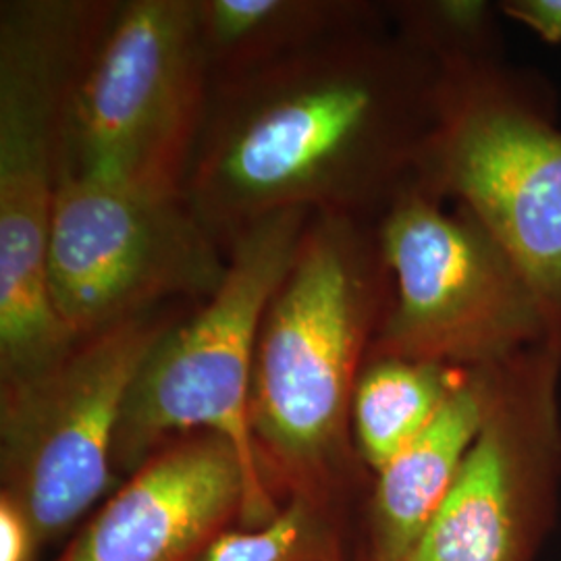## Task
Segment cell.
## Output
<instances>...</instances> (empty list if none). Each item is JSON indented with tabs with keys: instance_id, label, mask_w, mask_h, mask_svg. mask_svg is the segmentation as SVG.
<instances>
[{
	"instance_id": "cell-2",
	"label": "cell",
	"mask_w": 561,
	"mask_h": 561,
	"mask_svg": "<svg viewBox=\"0 0 561 561\" xmlns=\"http://www.w3.org/2000/svg\"><path fill=\"white\" fill-rule=\"evenodd\" d=\"M391 298L379 221L312 215L254 358L252 433L268 484L324 502L362 463L352 403Z\"/></svg>"
},
{
	"instance_id": "cell-8",
	"label": "cell",
	"mask_w": 561,
	"mask_h": 561,
	"mask_svg": "<svg viewBox=\"0 0 561 561\" xmlns=\"http://www.w3.org/2000/svg\"><path fill=\"white\" fill-rule=\"evenodd\" d=\"M379 233L393 298L368 356L482 368L545 345L533 289L470 213L416 183Z\"/></svg>"
},
{
	"instance_id": "cell-3",
	"label": "cell",
	"mask_w": 561,
	"mask_h": 561,
	"mask_svg": "<svg viewBox=\"0 0 561 561\" xmlns=\"http://www.w3.org/2000/svg\"><path fill=\"white\" fill-rule=\"evenodd\" d=\"M500 30L435 55L439 119L419 185L470 213L533 289L561 356V125L541 76L503 57Z\"/></svg>"
},
{
	"instance_id": "cell-17",
	"label": "cell",
	"mask_w": 561,
	"mask_h": 561,
	"mask_svg": "<svg viewBox=\"0 0 561 561\" xmlns=\"http://www.w3.org/2000/svg\"><path fill=\"white\" fill-rule=\"evenodd\" d=\"M500 13L533 30L541 41L561 44V0H512Z\"/></svg>"
},
{
	"instance_id": "cell-12",
	"label": "cell",
	"mask_w": 561,
	"mask_h": 561,
	"mask_svg": "<svg viewBox=\"0 0 561 561\" xmlns=\"http://www.w3.org/2000/svg\"><path fill=\"white\" fill-rule=\"evenodd\" d=\"M500 366L463 368L435 419L373 477L368 561H403L421 539L491 412Z\"/></svg>"
},
{
	"instance_id": "cell-13",
	"label": "cell",
	"mask_w": 561,
	"mask_h": 561,
	"mask_svg": "<svg viewBox=\"0 0 561 561\" xmlns=\"http://www.w3.org/2000/svg\"><path fill=\"white\" fill-rule=\"evenodd\" d=\"M385 11L364 0H196L210 85L312 53Z\"/></svg>"
},
{
	"instance_id": "cell-5",
	"label": "cell",
	"mask_w": 561,
	"mask_h": 561,
	"mask_svg": "<svg viewBox=\"0 0 561 561\" xmlns=\"http://www.w3.org/2000/svg\"><path fill=\"white\" fill-rule=\"evenodd\" d=\"M310 213L252 222L227 245L221 285L175 322L141 364L121 416L113 461L134 474L167 443L215 433L240 454L252 489V526L280 510L252 433V377L262 321L291 271Z\"/></svg>"
},
{
	"instance_id": "cell-16",
	"label": "cell",
	"mask_w": 561,
	"mask_h": 561,
	"mask_svg": "<svg viewBox=\"0 0 561 561\" xmlns=\"http://www.w3.org/2000/svg\"><path fill=\"white\" fill-rule=\"evenodd\" d=\"M42 539L27 512L0 491V561H36Z\"/></svg>"
},
{
	"instance_id": "cell-4",
	"label": "cell",
	"mask_w": 561,
	"mask_h": 561,
	"mask_svg": "<svg viewBox=\"0 0 561 561\" xmlns=\"http://www.w3.org/2000/svg\"><path fill=\"white\" fill-rule=\"evenodd\" d=\"M96 0L0 4V385L59 362L76 337L48 291L67 90Z\"/></svg>"
},
{
	"instance_id": "cell-9",
	"label": "cell",
	"mask_w": 561,
	"mask_h": 561,
	"mask_svg": "<svg viewBox=\"0 0 561 561\" xmlns=\"http://www.w3.org/2000/svg\"><path fill=\"white\" fill-rule=\"evenodd\" d=\"M227 250L185 196L60 175L48 240V291L81 340L221 285Z\"/></svg>"
},
{
	"instance_id": "cell-1",
	"label": "cell",
	"mask_w": 561,
	"mask_h": 561,
	"mask_svg": "<svg viewBox=\"0 0 561 561\" xmlns=\"http://www.w3.org/2000/svg\"><path fill=\"white\" fill-rule=\"evenodd\" d=\"M442 65L385 15L321 48L210 85L185 201L221 241L304 210L381 221L419 183Z\"/></svg>"
},
{
	"instance_id": "cell-7",
	"label": "cell",
	"mask_w": 561,
	"mask_h": 561,
	"mask_svg": "<svg viewBox=\"0 0 561 561\" xmlns=\"http://www.w3.org/2000/svg\"><path fill=\"white\" fill-rule=\"evenodd\" d=\"M194 306L141 312L76 341L38 375L0 385L2 493L27 512L42 542L67 533L111 493L131 385L152 347Z\"/></svg>"
},
{
	"instance_id": "cell-6",
	"label": "cell",
	"mask_w": 561,
	"mask_h": 561,
	"mask_svg": "<svg viewBox=\"0 0 561 561\" xmlns=\"http://www.w3.org/2000/svg\"><path fill=\"white\" fill-rule=\"evenodd\" d=\"M208 96L196 0L99 2L67 90L60 175L185 196Z\"/></svg>"
},
{
	"instance_id": "cell-14",
	"label": "cell",
	"mask_w": 561,
	"mask_h": 561,
	"mask_svg": "<svg viewBox=\"0 0 561 561\" xmlns=\"http://www.w3.org/2000/svg\"><path fill=\"white\" fill-rule=\"evenodd\" d=\"M463 368L393 356H368L352 403V435L375 477L435 419Z\"/></svg>"
},
{
	"instance_id": "cell-11",
	"label": "cell",
	"mask_w": 561,
	"mask_h": 561,
	"mask_svg": "<svg viewBox=\"0 0 561 561\" xmlns=\"http://www.w3.org/2000/svg\"><path fill=\"white\" fill-rule=\"evenodd\" d=\"M252 512L238 449L192 433L129 474L57 561H194L233 518L252 526Z\"/></svg>"
},
{
	"instance_id": "cell-10",
	"label": "cell",
	"mask_w": 561,
	"mask_h": 561,
	"mask_svg": "<svg viewBox=\"0 0 561 561\" xmlns=\"http://www.w3.org/2000/svg\"><path fill=\"white\" fill-rule=\"evenodd\" d=\"M560 381L547 345L503 362L481 433L403 561H537L560 507Z\"/></svg>"
},
{
	"instance_id": "cell-15",
	"label": "cell",
	"mask_w": 561,
	"mask_h": 561,
	"mask_svg": "<svg viewBox=\"0 0 561 561\" xmlns=\"http://www.w3.org/2000/svg\"><path fill=\"white\" fill-rule=\"evenodd\" d=\"M322 500L291 495L273 520L227 526L194 561H340Z\"/></svg>"
}]
</instances>
